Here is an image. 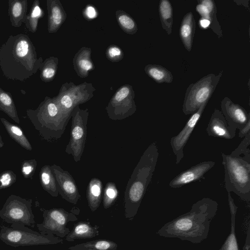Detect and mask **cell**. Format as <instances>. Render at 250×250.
Wrapping results in <instances>:
<instances>
[{
  "mask_svg": "<svg viewBox=\"0 0 250 250\" xmlns=\"http://www.w3.org/2000/svg\"><path fill=\"white\" fill-rule=\"evenodd\" d=\"M218 209V204L216 201L203 198L194 203L189 211L164 224L157 234L165 238L200 243L208 238L211 223Z\"/></svg>",
  "mask_w": 250,
  "mask_h": 250,
  "instance_id": "obj_1",
  "label": "cell"
},
{
  "mask_svg": "<svg viewBox=\"0 0 250 250\" xmlns=\"http://www.w3.org/2000/svg\"><path fill=\"white\" fill-rule=\"evenodd\" d=\"M42 62L26 34L10 35L0 47V67L8 79L23 82L37 73Z\"/></svg>",
  "mask_w": 250,
  "mask_h": 250,
  "instance_id": "obj_2",
  "label": "cell"
},
{
  "mask_svg": "<svg viewBox=\"0 0 250 250\" xmlns=\"http://www.w3.org/2000/svg\"><path fill=\"white\" fill-rule=\"evenodd\" d=\"M158 147L152 143L146 149L128 181L124 196L125 216L132 220L146 193L159 157Z\"/></svg>",
  "mask_w": 250,
  "mask_h": 250,
  "instance_id": "obj_3",
  "label": "cell"
},
{
  "mask_svg": "<svg viewBox=\"0 0 250 250\" xmlns=\"http://www.w3.org/2000/svg\"><path fill=\"white\" fill-rule=\"evenodd\" d=\"M26 114L35 129L47 141L60 139L71 118V113L63 110L54 97L48 96L36 109H27Z\"/></svg>",
  "mask_w": 250,
  "mask_h": 250,
  "instance_id": "obj_4",
  "label": "cell"
},
{
  "mask_svg": "<svg viewBox=\"0 0 250 250\" xmlns=\"http://www.w3.org/2000/svg\"><path fill=\"white\" fill-rule=\"evenodd\" d=\"M225 184L228 193H235L242 200L250 201V163L222 153Z\"/></svg>",
  "mask_w": 250,
  "mask_h": 250,
  "instance_id": "obj_5",
  "label": "cell"
},
{
  "mask_svg": "<svg viewBox=\"0 0 250 250\" xmlns=\"http://www.w3.org/2000/svg\"><path fill=\"white\" fill-rule=\"evenodd\" d=\"M0 239L14 247L55 245L62 243L63 241L62 238L38 232L19 224L2 226L0 230Z\"/></svg>",
  "mask_w": 250,
  "mask_h": 250,
  "instance_id": "obj_6",
  "label": "cell"
},
{
  "mask_svg": "<svg viewBox=\"0 0 250 250\" xmlns=\"http://www.w3.org/2000/svg\"><path fill=\"white\" fill-rule=\"evenodd\" d=\"M223 71L215 75L209 74L188 87L182 110L186 115L195 112L205 102H208L222 76Z\"/></svg>",
  "mask_w": 250,
  "mask_h": 250,
  "instance_id": "obj_7",
  "label": "cell"
},
{
  "mask_svg": "<svg viewBox=\"0 0 250 250\" xmlns=\"http://www.w3.org/2000/svg\"><path fill=\"white\" fill-rule=\"evenodd\" d=\"M88 115V108L82 109L79 105L75 107L71 112L70 137L65 151L72 156L75 162L80 161L84 151Z\"/></svg>",
  "mask_w": 250,
  "mask_h": 250,
  "instance_id": "obj_8",
  "label": "cell"
},
{
  "mask_svg": "<svg viewBox=\"0 0 250 250\" xmlns=\"http://www.w3.org/2000/svg\"><path fill=\"white\" fill-rule=\"evenodd\" d=\"M31 199L11 195L0 210V217L5 222L34 228L36 223Z\"/></svg>",
  "mask_w": 250,
  "mask_h": 250,
  "instance_id": "obj_9",
  "label": "cell"
},
{
  "mask_svg": "<svg viewBox=\"0 0 250 250\" xmlns=\"http://www.w3.org/2000/svg\"><path fill=\"white\" fill-rule=\"evenodd\" d=\"M95 90L92 83L84 82L76 85L72 82H66L54 98L63 110L71 113L75 107L89 101Z\"/></svg>",
  "mask_w": 250,
  "mask_h": 250,
  "instance_id": "obj_10",
  "label": "cell"
},
{
  "mask_svg": "<svg viewBox=\"0 0 250 250\" xmlns=\"http://www.w3.org/2000/svg\"><path fill=\"white\" fill-rule=\"evenodd\" d=\"M135 92L132 85L124 84L111 97L105 109L108 117L113 120H122L136 111Z\"/></svg>",
  "mask_w": 250,
  "mask_h": 250,
  "instance_id": "obj_11",
  "label": "cell"
},
{
  "mask_svg": "<svg viewBox=\"0 0 250 250\" xmlns=\"http://www.w3.org/2000/svg\"><path fill=\"white\" fill-rule=\"evenodd\" d=\"M42 216V222L37 224L40 232L61 238L65 237L70 231L66 227L68 223L77 220L76 216L72 213L62 208L44 209Z\"/></svg>",
  "mask_w": 250,
  "mask_h": 250,
  "instance_id": "obj_12",
  "label": "cell"
},
{
  "mask_svg": "<svg viewBox=\"0 0 250 250\" xmlns=\"http://www.w3.org/2000/svg\"><path fill=\"white\" fill-rule=\"evenodd\" d=\"M208 103L205 102L202 104L199 108L191 115L182 130L177 135L170 139V144L176 157V164L180 163L184 158V148L199 121Z\"/></svg>",
  "mask_w": 250,
  "mask_h": 250,
  "instance_id": "obj_13",
  "label": "cell"
},
{
  "mask_svg": "<svg viewBox=\"0 0 250 250\" xmlns=\"http://www.w3.org/2000/svg\"><path fill=\"white\" fill-rule=\"evenodd\" d=\"M51 167L56 181L59 194L66 201L76 205L81 195L73 177L67 171L55 164L51 166Z\"/></svg>",
  "mask_w": 250,
  "mask_h": 250,
  "instance_id": "obj_14",
  "label": "cell"
},
{
  "mask_svg": "<svg viewBox=\"0 0 250 250\" xmlns=\"http://www.w3.org/2000/svg\"><path fill=\"white\" fill-rule=\"evenodd\" d=\"M221 108L228 124L231 127L239 130L250 120V113L240 104L234 103L228 97L221 101Z\"/></svg>",
  "mask_w": 250,
  "mask_h": 250,
  "instance_id": "obj_15",
  "label": "cell"
},
{
  "mask_svg": "<svg viewBox=\"0 0 250 250\" xmlns=\"http://www.w3.org/2000/svg\"><path fill=\"white\" fill-rule=\"evenodd\" d=\"M215 163L212 161L201 162L185 170L174 178L169 183V186L172 188H177L190 183L200 180L204 175L212 168Z\"/></svg>",
  "mask_w": 250,
  "mask_h": 250,
  "instance_id": "obj_16",
  "label": "cell"
},
{
  "mask_svg": "<svg viewBox=\"0 0 250 250\" xmlns=\"http://www.w3.org/2000/svg\"><path fill=\"white\" fill-rule=\"evenodd\" d=\"M236 131V129L229 125L221 111L215 109L206 128L208 135L230 140L235 137Z\"/></svg>",
  "mask_w": 250,
  "mask_h": 250,
  "instance_id": "obj_17",
  "label": "cell"
},
{
  "mask_svg": "<svg viewBox=\"0 0 250 250\" xmlns=\"http://www.w3.org/2000/svg\"><path fill=\"white\" fill-rule=\"evenodd\" d=\"M196 10L202 17L209 22L210 28L218 38L223 37L222 30L218 21L215 2L213 0H198Z\"/></svg>",
  "mask_w": 250,
  "mask_h": 250,
  "instance_id": "obj_18",
  "label": "cell"
},
{
  "mask_svg": "<svg viewBox=\"0 0 250 250\" xmlns=\"http://www.w3.org/2000/svg\"><path fill=\"white\" fill-rule=\"evenodd\" d=\"M47 29L49 33L58 31L65 21L67 15L60 0H47Z\"/></svg>",
  "mask_w": 250,
  "mask_h": 250,
  "instance_id": "obj_19",
  "label": "cell"
},
{
  "mask_svg": "<svg viewBox=\"0 0 250 250\" xmlns=\"http://www.w3.org/2000/svg\"><path fill=\"white\" fill-rule=\"evenodd\" d=\"M91 49L82 47L75 54L73 59V65L77 75L84 78L87 77L90 71L93 70L95 66L91 59Z\"/></svg>",
  "mask_w": 250,
  "mask_h": 250,
  "instance_id": "obj_20",
  "label": "cell"
},
{
  "mask_svg": "<svg viewBox=\"0 0 250 250\" xmlns=\"http://www.w3.org/2000/svg\"><path fill=\"white\" fill-rule=\"evenodd\" d=\"M196 28L195 21L193 13L189 12L183 17L180 26L179 36L186 49L191 50Z\"/></svg>",
  "mask_w": 250,
  "mask_h": 250,
  "instance_id": "obj_21",
  "label": "cell"
},
{
  "mask_svg": "<svg viewBox=\"0 0 250 250\" xmlns=\"http://www.w3.org/2000/svg\"><path fill=\"white\" fill-rule=\"evenodd\" d=\"M99 228L97 225L92 226L89 222L80 221L74 225L72 230L65 237V240L73 242L77 239L93 238L99 235Z\"/></svg>",
  "mask_w": 250,
  "mask_h": 250,
  "instance_id": "obj_22",
  "label": "cell"
},
{
  "mask_svg": "<svg viewBox=\"0 0 250 250\" xmlns=\"http://www.w3.org/2000/svg\"><path fill=\"white\" fill-rule=\"evenodd\" d=\"M228 201L230 213V232L219 250H239L235 232L236 216L238 209L230 193H228Z\"/></svg>",
  "mask_w": 250,
  "mask_h": 250,
  "instance_id": "obj_23",
  "label": "cell"
},
{
  "mask_svg": "<svg viewBox=\"0 0 250 250\" xmlns=\"http://www.w3.org/2000/svg\"><path fill=\"white\" fill-rule=\"evenodd\" d=\"M27 6V0H8V13L13 27H20L23 22H25Z\"/></svg>",
  "mask_w": 250,
  "mask_h": 250,
  "instance_id": "obj_24",
  "label": "cell"
},
{
  "mask_svg": "<svg viewBox=\"0 0 250 250\" xmlns=\"http://www.w3.org/2000/svg\"><path fill=\"white\" fill-rule=\"evenodd\" d=\"M102 189L103 185L100 179H91L87 188L86 198L88 207L92 212L96 211L101 204Z\"/></svg>",
  "mask_w": 250,
  "mask_h": 250,
  "instance_id": "obj_25",
  "label": "cell"
},
{
  "mask_svg": "<svg viewBox=\"0 0 250 250\" xmlns=\"http://www.w3.org/2000/svg\"><path fill=\"white\" fill-rule=\"evenodd\" d=\"M158 11L163 29L170 35L172 33L173 22V8L168 0H161L159 2Z\"/></svg>",
  "mask_w": 250,
  "mask_h": 250,
  "instance_id": "obj_26",
  "label": "cell"
},
{
  "mask_svg": "<svg viewBox=\"0 0 250 250\" xmlns=\"http://www.w3.org/2000/svg\"><path fill=\"white\" fill-rule=\"evenodd\" d=\"M147 75L158 83H171L173 76L171 72L161 65L148 64L144 68Z\"/></svg>",
  "mask_w": 250,
  "mask_h": 250,
  "instance_id": "obj_27",
  "label": "cell"
},
{
  "mask_svg": "<svg viewBox=\"0 0 250 250\" xmlns=\"http://www.w3.org/2000/svg\"><path fill=\"white\" fill-rule=\"evenodd\" d=\"M40 183L42 188L52 196L56 197L59 195L55 178L51 166H43L40 172Z\"/></svg>",
  "mask_w": 250,
  "mask_h": 250,
  "instance_id": "obj_28",
  "label": "cell"
},
{
  "mask_svg": "<svg viewBox=\"0 0 250 250\" xmlns=\"http://www.w3.org/2000/svg\"><path fill=\"white\" fill-rule=\"evenodd\" d=\"M0 121L9 135L15 141L26 150L29 151L32 150L31 145L19 126L9 122L3 118H1Z\"/></svg>",
  "mask_w": 250,
  "mask_h": 250,
  "instance_id": "obj_29",
  "label": "cell"
},
{
  "mask_svg": "<svg viewBox=\"0 0 250 250\" xmlns=\"http://www.w3.org/2000/svg\"><path fill=\"white\" fill-rule=\"evenodd\" d=\"M118 245L107 239H98L79 244L68 248L69 250H116Z\"/></svg>",
  "mask_w": 250,
  "mask_h": 250,
  "instance_id": "obj_30",
  "label": "cell"
},
{
  "mask_svg": "<svg viewBox=\"0 0 250 250\" xmlns=\"http://www.w3.org/2000/svg\"><path fill=\"white\" fill-rule=\"evenodd\" d=\"M0 110L4 112L18 124H20L16 105L11 93L0 87Z\"/></svg>",
  "mask_w": 250,
  "mask_h": 250,
  "instance_id": "obj_31",
  "label": "cell"
},
{
  "mask_svg": "<svg viewBox=\"0 0 250 250\" xmlns=\"http://www.w3.org/2000/svg\"><path fill=\"white\" fill-rule=\"evenodd\" d=\"M59 63L57 57L50 56L42 63L40 68V78L42 81L47 83L52 81L55 78Z\"/></svg>",
  "mask_w": 250,
  "mask_h": 250,
  "instance_id": "obj_32",
  "label": "cell"
},
{
  "mask_svg": "<svg viewBox=\"0 0 250 250\" xmlns=\"http://www.w3.org/2000/svg\"><path fill=\"white\" fill-rule=\"evenodd\" d=\"M43 15L44 12L40 6L39 0H34L25 22L26 27L29 31L32 33L37 31L39 20Z\"/></svg>",
  "mask_w": 250,
  "mask_h": 250,
  "instance_id": "obj_33",
  "label": "cell"
},
{
  "mask_svg": "<svg viewBox=\"0 0 250 250\" xmlns=\"http://www.w3.org/2000/svg\"><path fill=\"white\" fill-rule=\"evenodd\" d=\"M115 16L119 26L125 33L134 35L138 31V26L132 17L125 11L118 10L115 12Z\"/></svg>",
  "mask_w": 250,
  "mask_h": 250,
  "instance_id": "obj_34",
  "label": "cell"
},
{
  "mask_svg": "<svg viewBox=\"0 0 250 250\" xmlns=\"http://www.w3.org/2000/svg\"><path fill=\"white\" fill-rule=\"evenodd\" d=\"M250 133L243 138L238 147L229 155L250 163Z\"/></svg>",
  "mask_w": 250,
  "mask_h": 250,
  "instance_id": "obj_35",
  "label": "cell"
},
{
  "mask_svg": "<svg viewBox=\"0 0 250 250\" xmlns=\"http://www.w3.org/2000/svg\"><path fill=\"white\" fill-rule=\"evenodd\" d=\"M118 194L116 185L112 182L107 183L104 189L103 203L104 208L107 209L115 202Z\"/></svg>",
  "mask_w": 250,
  "mask_h": 250,
  "instance_id": "obj_36",
  "label": "cell"
},
{
  "mask_svg": "<svg viewBox=\"0 0 250 250\" xmlns=\"http://www.w3.org/2000/svg\"><path fill=\"white\" fill-rule=\"evenodd\" d=\"M106 58L111 62H118L121 61L124 56L122 49L118 46L114 44L110 45L105 50Z\"/></svg>",
  "mask_w": 250,
  "mask_h": 250,
  "instance_id": "obj_37",
  "label": "cell"
},
{
  "mask_svg": "<svg viewBox=\"0 0 250 250\" xmlns=\"http://www.w3.org/2000/svg\"><path fill=\"white\" fill-rule=\"evenodd\" d=\"M16 179V175L13 171L8 170L2 172L0 174V189L10 187Z\"/></svg>",
  "mask_w": 250,
  "mask_h": 250,
  "instance_id": "obj_38",
  "label": "cell"
},
{
  "mask_svg": "<svg viewBox=\"0 0 250 250\" xmlns=\"http://www.w3.org/2000/svg\"><path fill=\"white\" fill-rule=\"evenodd\" d=\"M37 161L35 159L23 161L21 165V172L25 178H32L36 170Z\"/></svg>",
  "mask_w": 250,
  "mask_h": 250,
  "instance_id": "obj_39",
  "label": "cell"
},
{
  "mask_svg": "<svg viewBox=\"0 0 250 250\" xmlns=\"http://www.w3.org/2000/svg\"><path fill=\"white\" fill-rule=\"evenodd\" d=\"M82 13L84 19L88 21L93 20L98 16L96 8L91 4L87 5L83 9Z\"/></svg>",
  "mask_w": 250,
  "mask_h": 250,
  "instance_id": "obj_40",
  "label": "cell"
},
{
  "mask_svg": "<svg viewBox=\"0 0 250 250\" xmlns=\"http://www.w3.org/2000/svg\"><path fill=\"white\" fill-rule=\"evenodd\" d=\"M238 136L240 138H243L250 133V120L242 128L239 130Z\"/></svg>",
  "mask_w": 250,
  "mask_h": 250,
  "instance_id": "obj_41",
  "label": "cell"
},
{
  "mask_svg": "<svg viewBox=\"0 0 250 250\" xmlns=\"http://www.w3.org/2000/svg\"><path fill=\"white\" fill-rule=\"evenodd\" d=\"M243 250H250V227L249 226L247 232L246 241Z\"/></svg>",
  "mask_w": 250,
  "mask_h": 250,
  "instance_id": "obj_42",
  "label": "cell"
},
{
  "mask_svg": "<svg viewBox=\"0 0 250 250\" xmlns=\"http://www.w3.org/2000/svg\"><path fill=\"white\" fill-rule=\"evenodd\" d=\"M199 24H200L201 26L203 28H206L209 26V22L203 18L201 19L200 21V23Z\"/></svg>",
  "mask_w": 250,
  "mask_h": 250,
  "instance_id": "obj_43",
  "label": "cell"
},
{
  "mask_svg": "<svg viewBox=\"0 0 250 250\" xmlns=\"http://www.w3.org/2000/svg\"><path fill=\"white\" fill-rule=\"evenodd\" d=\"M4 146V143L2 141V137L0 134V147H3Z\"/></svg>",
  "mask_w": 250,
  "mask_h": 250,
  "instance_id": "obj_44",
  "label": "cell"
}]
</instances>
